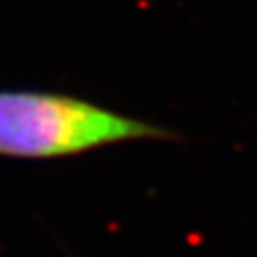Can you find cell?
Instances as JSON below:
<instances>
[{
	"mask_svg": "<svg viewBox=\"0 0 257 257\" xmlns=\"http://www.w3.org/2000/svg\"><path fill=\"white\" fill-rule=\"evenodd\" d=\"M180 135L64 92L0 90V157L47 161L128 142H174Z\"/></svg>",
	"mask_w": 257,
	"mask_h": 257,
	"instance_id": "6da1fadb",
	"label": "cell"
}]
</instances>
